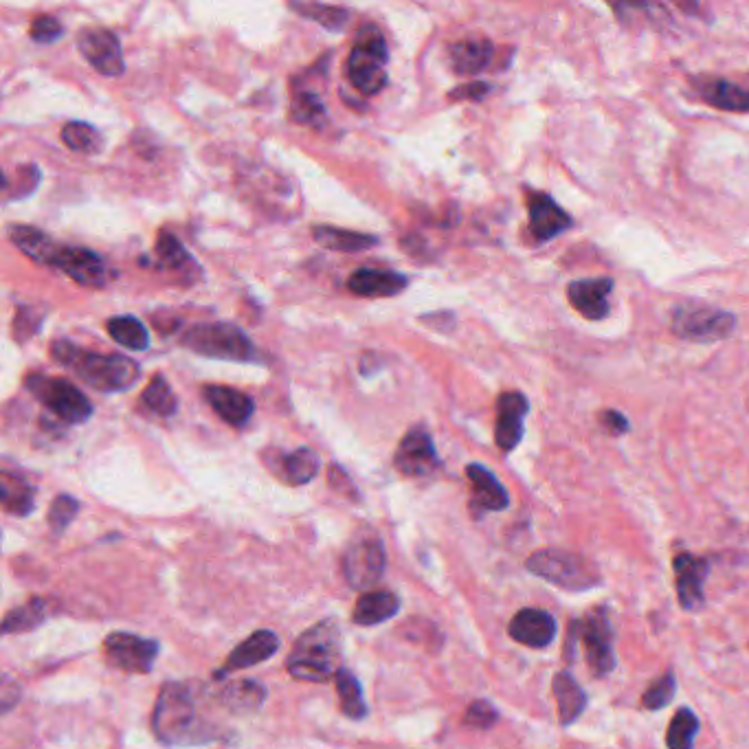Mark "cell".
Listing matches in <instances>:
<instances>
[{
  "label": "cell",
  "instance_id": "7a4b0ae2",
  "mask_svg": "<svg viewBox=\"0 0 749 749\" xmlns=\"http://www.w3.org/2000/svg\"><path fill=\"white\" fill-rule=\"evenodd\" d=\"M49 350L51 359L69 367L88 387L104 391V394L128 391L141 376L139 363L124 354L86 352L69 341H55Z\"/></svg>",
  "mask_w": 749,
  "mask_h": 749
},
{
  "label": "cell",
  "instance_id": "f35d334b",
  "mask_svg": "<svg viewBox=\"0 0 749 749\" xmlns=\"http://www.w3.org/2000/svg\"><path fill=\"white\" fill-rule=\"evenodd\" d=\"M697 732H699V721L695 717V712H690L688 708H681L668 725L666 745L668 749H695Z\"/></svg>",
  "mask_w": 749,
  "mask_h": 749
},
{
  "label": "cell",
  "instance_id": "484cf974",
  "mask_svg": "<svg viewBox=\"0 0 749 749\" xmlns=\"http://www.w3.org/2000/svg\"><path fill=\"white\" fill-rule=\"evenodd\" d=\"M275 475L290 486H304L319 473V455L312 449H297L293 453L277 455V462L271 464Z\"/></svg>",
  "mask_w": 749,
  "mask_h": 749
},
{
  "label": "cell",
  "instance_id": "8fae6325",
  "mask_svg": "<svg viewBox=\"0 0 749 749\" xmlns=\"http://www.w3.org/2000/svg\"><path fill=\"white\" fill-rule=\"evenodd\" d=\"M159 651V642L132 633H110L104 640V657L108 666L134 675L150 673Z\"/></svg>",
  "mask_w": 749,
  "mask_h": 749
},
{
  "label": "cell",
  "instance_id": "e0dca14e",
  "mask_svg": "<svg viewBox=\"0 0 749 749\" xmlns=\"http://www.w3.org/2000/svg\"><path fill=\"white\" fill-rule=\"evenodd\" d=\"M528 211H530V231L536 242H547L556 236H561L565 229L572 227V218L554 203V198L541 192H532L528 196Z\"/></svg>",
  "mask_w": 749,
  "mask_h": 749
},
{
  "label": "cell",
  "instance_id": "5b68a950",
  "mask_svg": "<svg viewBox=\"0 0 749 749\" xmlns=\"http://www.w3.org/2000/svg\"><path fill=\"white\" fill-rule=\"evenodd\" d=\"M387 62L389 49L383 31L376 25H363L356 33L348 58V77L356 91L365 97H374L383 91L389 82L385 71Z\"/></svg>",
  "mask_w": 749,
  "mask_h": 749
},
{
  "label": "cell",
  "instance_id": "b9f144b4",
  "mask_svg": "<svg viewBox=\"0 0 749 749\" xmlns=\"http://www.w3.org/2000/svg\"><path fill=\"white\" fill-rule=\"evenodd\" d=\"M675 697V677L673 673H666L657 677L651 686L644 690L642 695V706L646 710H662L666 708Z\"/></svg>",
  "mask_w": 749,
  "mask_h": 749
},
{
  "label": "cell",
  "instance_id": "8992f818",
  "mask_svg": "<svg viewBox=\"0 0 749 749\" xmlns=\"http://www.w3.org/2000/svg\"><path fill=\"white\" fill-rule=\"evenodd\" d=\"M528 572L565 591H587L600 583V576L583 556L567 550H541L525 561Z\"/></svg>",
  "mask_w": 749,
  "mask_h": 749
},
{
  "label": "cell",
  "instance_id": "f6af8a7d",
  "mask_svg": "<svg viewBox=\"0 0 749 749\" xmlns=\"http://www.w3.org/2000/svg\"><path fill=\"white\" fill-rule=\"evenodd\" d=\"M499 721V712L490 706L488 701H475L468 706L466 710V717H464V723L468 725V728H475V730H488L493 728V725Z\"/></svg>",
  "mask_w": 749,
  "mask_h": 749
},
{
  "label": "cell",
  "instance_id": "44dd1931",
  "mask_svg": "<svg viewBox=\"0 0 749 749\" xmlns=\"http://www.w3.org/2000/svg\"><path fill=\"white\" fill-rule=\"evenodd\" d=\"M203 396L211 405V409H214L222 420L236 429L247 427V422L251 420L255 411L253 398L244 394V391L240 389L225 387V385H205Z\"/></svg>",
  "mask_w": 749,
  "mask_h": 749
},
{
  "label": "cell",
  "instance_id": "7402d4cb",
  "mask_svg": "<svg viewBox=\"0 0 749 749\" xmlns=\"http://www.w3.org/2000/svg\"><path fill=\"white\" fill-rule=\"evenodd\" d=\"M466 477L473 486V510L475 514L501 512L510 506V497L499 479L482 464H468Z\"/></svg>",
  "mask_w": 749,
  "mask_h": 749
},
{
  "label": "cell",
  "instance_id": "4dcf8cb0",
  "mask_svg": "<svg viewBox=\"0 0 749 749\" xmlns=\"http://www.w3.org/2000/svg\"><path fill=\"white\" fill-rule=\"evenodd\" d=\"M0 501H3L5 512L16 514V517H27L36 506V490L27 484V479L3 471L0 473Z\"/></svg>",
  "mask_w": 749,
  "mask_h": 749
},
{
  "label": "cell",
  "instance_id": "f1b7e54d",
  "mask_svg": "<svg viewBox=\"0 0 749 749\" xmlns=\"http://www.w3.org/2000/svg\"><path fill=\"white\" fill-rule=\"evenodd\" d=\"M7 238L14 242V247L25 253L29 260L44 266L51 264L53 253L58 249V244H55L47 233H42L40 229L29 225H9Z\"/></svg>",
  "mask_w": 749,
  "mask_h": 749
},
{
  "label": "cell",
  "instance_id": "4316f807",
  "mask_svg": "<svg viewBox=\"0 0 749 749\" xmlns=\"http://www.w3.org/2000/svg\"><path fill=\"white\" fill-rule=\"evenodd\" d=\"M697 91L703 102H708L714 108L730 110V113H749V88L719 80V77H710V80L697 86Z\"/></svg>",
  "mask_w": 749,
  "mask_h": 749
},
{
  "label": "cell",
  "instance_id": "60d3db41",
  "mask_svg": "<svg viewBox=\"0 0 749 749\" xmlns=\"http://www.w3.org/2000/svg\"><path fill=\"white\" fill-rule=\"evenodd\" d=\"M290 110H293V117L301 126L321 128V126H326V121H328L326 106H323L319 95L315 93H306V91L297 93L293 97V108Z\"/></svg>",
  "mask_w": 749,
  "mask_h": 749
},
{
  "label": "cell",
  "instance_id": "4fadbf2b",
  "mask_svg": "<svg viewBox=\"0 0 749 749\" xmlns=\"http://www.w3.org/2000/svg\"><path fill=\"white\" fill-rule=\"evenodd\" d=\"M51 268H58L60 273L71 277L75 284L86 288H106L110 284L108 264L95 251L82 247H60L55 249Z\"/></svg>",
  "mask_w": 749,
  "mask_h": 749
},
{
  "label": "cell",
  "instance_id": "ffe728a7",
  "mask_svg": "<svg viewBox=\"0 0 749 749\" xmlns=\"http://www.w3.org/2000/svg\"><path fill=\"white\" fill-rule=\"evenodd\" d=\"M508 633L514 642L530 648H547L554 642L556 620L543 609H523L510 620Z\"/></svg>",
  "mask_w": 749,
  "mask_h": 749
},
{
  "label": "cell",
  "instance_id": "277c9868",
  "mask_svg": "<svg viewBox=\"0 0 749 749\" xmlns=\"http://www.w3.org/2000/svg\"><path fill=\"white\" fill-rule=\"evenodd\" d=\"M181 345L198 356H207V359H216V361H231V363L260 361V354H257L253 341L247 337V334H244V330L225 321L198 323V326L189 328L183 334Z\"/></svg>",
  "mask_w": 749,
  "mask_h": 749
},
{
  "label": "cell",
  "instance_id": "5bb4252c",
  "mask_svg": "<svg viewBox=\"0 0 749 749\" xmlns=\"http://www.w3.org/2000/svg\"><path fill=\"white\" fill-rule=\"evenodd\" d=\"M394 466L405 477H427L440 466L438 453L429 431L424 427H413L405 438L400 440L394 455Z\"/></svg>",
  "mask_w": 749,
  "mask_h": 749
},
{
  "label": "cell",
  "instance_id": "1f68e13d",
  "mask_svg": "<svg viewBox=\"0 0 749 749\" xmlns=\"http://www.w3.org/2000/svg\"><path fill=\"white\" fill-rule=\"evenodd\" d=\"M264 699H266L264 686L251 679L231 681V684L222 688L218 695V703L222 708H227L231 712H240V714L260 710Z\"/></svg>",
  "mask_w": 749,
  "mask_h": 749
},
{
  "label": "cell",
  "instance_id": "d4e9b609",
  "mask_svg": "<svg viewBox=\"0 0 749 749\" xmlns=\"http://www.w3.org/2000/svg\"><path fill=\"white\" fill-rule=\"evenodd\" d=\"M400 611V598L389 589H372L356 600L352 613L354 624L359 626H376L387 622Z\"/></svg>",
  "mask_w": 749,
  "mask_h": 749
},
{
  "label": "cell",
  "instance_id": "d590c367",
  "mask_svg": "<svg viewBox=\"0 0 749 749\" xmlns=\"http://www.w3.org/2000/svg\"><path fill=\"white\" fill-rule=\"evenodd\" d=\"M288 7L299 14L301 18L319 22L323 29L328 31H341L345 29L350 20L348 9L337 7V5H323V3H288Z\"/></svg>",
  "mask_w": 749,
  "mask_h": 749
},
{
  "label": "cell",
  "instance_id": "bcb514c9",
  "mask_svg": "<svg viewBox=\"0 0 749 749\" xmlns=\"http://www.w3.org/2000/svg\"><path fill=\"white\" fill-rule=\"evenodd\" d=\"M488 93H490V86L488 84L473 82V84H466V86H457L455 91L449 95V99H457V102H462V99H471V102H479V99H484Z\"/></svg>",
  "mask_w": 749,
  "mask_h": 749
},
{
  "label": "cell",
  "instance_id": "836d02e7",
  "mask_svg": "<svg viewBox=\"0 0 749 749\" xmlns=\"http://www.w3.org/2000/svg\"><path fill=\"white\" fill-rule=\"evenodd\" d=\"M106 328L110 332V337H113L119 345H124L126 350L143 352L150 348V334L137 317H130V315L113 317L106 323Z\"/></svg>",
  "mask_w": 749,
  "mask_h": 749
},
{
  "label": "cell",
  "instance_id": "2e32d148",
  "mask_svg": "<svg viewBox=\"0 0 749 749\" xmlns=\"http://www.w3.org/2000/svg\"><path fill=\"white\" fill-rule=\"evenodd\" d=\"M673 567L681 607L688 611L699 609L703 605V585H706V578L710 572L708 561H703V558L695 554L681 552L675 556Z\"/></svg>",
  "mask_w": 749,
  "mask_h": 749
},
{
  "label": "cell",
  "instance_id": "ee69618b",
  "mask_svg": "<svg viewBox=\"0 0 749 749\" xmlns=\"http://www.w3.org/2000/svg\"><path fill=\"white\" fill-rule=\"evenodd\" d=\"M64 27L62 22L55 16H38L31 22L29 27V36L33 42L38 44H53L62 38Z\"/></svg>",
  "mask_w": 749,
  "mask_h": 749
},
{
  "label": "cell",
  "instance_id": "ac0fdd59",
  "mask_svg": "<svg viewBox=\"0 0 749 749\" xmlns=\"http://www.w3.org/2000/svg\"><path fill=\"white\" fill-rule=\"evenodd\" d=\"M279 648V637L273 631H255L249 635L247 640H242L233 651L229 653L225 666H222L216 679H222L225 675L236 673V670H244L266 662L268 657H273Z\"/></svg>",
  "mask_w": 749,
  "mask_h": 749
},
{
  "label": "cell",
  "instance_id": "74e56055",
  "mask_svg": "<svg viewBox=\"0 0 749 749\" xmlns=\"http://www.w3.org/2000/svg\"><path fill=\"white\" fill-rule=\"evenodd\" d=\"M141 400H143L145 407H148L152 413H156V416H161V418L174 416L176 409H178L174 391H172L170 383H167V378L163 374L152 376L148 387H145V391H143Z\"/></svg>",
  "mask_w": 749,
  "mask_h": 749
},
{
  "label": "cell",
  "instance_id": "603a6c76",
  "mask_svg": "<svg viewBox=\"0 0 749 749\" xmlns=\"http://www.w3.org/2000/svg\"><path fill=\"white\" fill-rule=\"evenodd\" d=\"M409 279L394 271H378V268H361L348 279V288L359 297H396L407 288Z\"/></svg>",
  "mask_w": 749,
  "mask_h": 749
},
{
  "label": "cell",
  "instance_id": "f546056e",
  "mask_svg": "<svg viewBox=\"0 0 749 749\" xmlns=\"http://www.w3.org/2000/svg\"><path fill=\"white\" fill-rule=\"evenodd\" d=\"M312 238H315L321 247L330 251H341V253H359L367 251L378 244L376 236L370 233H359V231H348L339 227H312Z\"/></svg>",
  "mask_w": 749,
  "mask_h": 749
},
{
  "label": "cell",
  "instance_id": "7c38bea8",
  "mask_svg": "<svg viewBox=\"0 0 749 749\" xmlns=\"http://www.w3.org/2000/svg\"><path fill=\"white\" fill-rule=\"evenodd\" d=\"M77 49L99 75L119 77L126 71L124 53H121V44L113 31L86 27L77 33Z\"/></svg>",
  "mask_w": 749,
  "mask_h": 749
},
{
  "label": "cell",
  "instance_id": "6da1fadb",
  "mask_svg": "<svg viewBox=\"0 0 749 749\" xmlns=\"http://www.w3.org/2000/svg\"><path fill=\"white\" fill-rule=\"evenodd\" d=\"M152 730L156 739L170 747L200 745L220 739L214 725H209L198 714L192 690L176 681H167L156 697Z\"/></svg>",
  "mask_w": 749,
  "mask_h": 749
},
{
  "label": "cell",
  "instance_id": "ab89813d",
  "mask_svg": "<svg viewBox=\"0 0 749 749\" xmlns=\"http://www.w3.org/2000/svg\"><path fill=\"white\" fill-rule=\"evenodd\" d=\"M154 253H156V260H159V266L167 268V271L181 273L185 271V268H196V262L189 257L183 244L174 236H170V233H161V236L156 238Z\"/></svg>",
  "mask_w": 749,
  "mask_h": 749
},
{
  "label": "cell",
  "instance_id": "83f0119b",
  "mask_svg": "<svg viewBox=\"0 0 749 749\" xmlns=\"http://www.w3.org/2000/svg\"><path fill=\"white\" fill-rule=\"evenodd\" d=\"M552 690L556 697V708H558V717H561L563 725L574 723L583 710L587 708V695L585 690L580 688L578 681L574 679L572 673H558L552 681Z\"/></svg>",
  "mask_w": 749,
  "mask_h": 749
},
{
  "label": "cell",
  "instance_id": "e575fe53",
  "mask_svg": "<svg viewBox=\"0 0 749 749\" xmlns=\"http://www.w3.org/2000/svg\"><path fill=\"white\" fill-rule=\"evenodd\" d=\"M49 618V605L40 598L29 600L27 605L16 607L14 611H9L5 620H3V633H25L36 629L44 620Z\"/></svg>",
  "mask_w": 749,
  "mask_h": 749
},
{
  "label": "cell",
  "instance_id": "8d00e7d4",
  "mask_svg": "<svg viewBox=\"0 0 749 749\" xmlns=\"http://www.w3.org/2000/svg\"><path fill=\"white\" fill-rule=\"evenodd\" d=\"M62 141L69 150L80 154H99L104 150V137L95 126L84 121H71L62 128Z\"/></svg>",
  "mask_w": 749,
  "mask_h": 749
},
{
  "label": "cell",
  "instance_id": "9a60e30c",
  "mask_svg": "<svg viewBox=\"0 0 749 749\" xmlns=\"http://www.w3.org/2000/svg\"><path fill=\"white\" fill-rule=\"evenodd\" d=\"M528 398L519 391H506L497 400L495 442L501 451H514L523 438V420L528 416Z\"/></svg>",
  "mask_w": 749,
  "mask_h": 749
},
{
  "label": "cell",
  "instance_id": "7bdbcfd3",
  "mask_svg": "<svg viewBox=\"0 0 749 749\" xmlns=\"http://www.w3.org/2000/svg\"><path fill=\"white\" fill-rule=\"evenodd\" d=\"M80 512V501L71 495H60L49 508V525L55 534H62Z\"/></svg>",
  "mask_w": 749,
  "mask_h": 749
},
{
  "label": "cell",
  "instance_id": "d6986e66",
  "mask_svg": "<svg viewBox=\"0 0 749 749\" xmlns=\"http://www.w3.org/2000/svg\"><path fill=\"white\" fill-rule=\"evenodd\" d=\"M613 290V279L598 277V279H578L567 286V297L580 315L591 321H600L609 312V293Z\"/></svg>",
  "mask_w": 749,
  "mask_h": 749
},
{
  "label": "cell",
  "instance_id": "cb8c5ba5",
  "mask_svg": "<svg viewBox=\"0 0 749 749\" xmlns=\"http://www.w3.org/2000/svg\"><path fill=\"white\" fill-rule=\"evenodd\" d=\"M495 58L493 42L486 38H464L451 44L449 60L455 73L460 75H477Z\"/></svg>",
  "mask_w": 749,
  "mask_h": 749
},
{
  "label": "cell",
  "instance_id": "3957f363",
  "mask_svg": "<svg viewBox=\"0 0 749 749\" xmlns=\"http://www.w3.org/2000/svg\"><path fill=\"white\" fill-rule=\"evenodd\" d=\"M341 629L337 620H321L297 637L288 655V673L299 681L321 684L339 673Z\"/></svg>",
  "mask_w": 749,
  "mask_h": 749
},
{
  "label": "cell",
  "instance_id": "30bf717a",
  "mask_svg": "<svg viewBox=\"0 0 749 749\" xmlns=\"http://www.w3.org/2000/svg\"><path fill=\"white\" fill-rule=\"evenodd\" d=\"M673 332L679 339L710 343L730 337L736 319L730 312H723L719 308H710L703 304H684L673 312Z\"/></svg>",
  "mask_w": 749,
  "mask_h": 749
},
{
  "label": "cell",
  "instance_id": "ba28073f",
  "mask_svg": "<svg viewBox=\"0 0 749 749\" xmlns=\"http://www.w3.org/2000/svg\"><path fill=\"white\" fill-rule=\"evenodd\" d=\"M576 640L583 642L587 653V664L596 677L609 675L616 668V653H613V631L609 613L605 607H598L580 622L569 626L567 642L572 646Z\"/></svg>",
  "mask_w": 749,
  "mask_h": 749
},
{
  "label": "cell",
  "instance_id": "52a82bcc",
  "mask_svg": "<svg viewBox=\"0 0 749 749\" xmlns=\"http://www.w3.org/2000/svg\"><path fill=\"white\" fill-rule=\"evenodd\" d=\"M29 394L40 400L55 418L66 424H82L93 416V402L82 389L64 378H51L44 374H29L25 378Z\"/></svg>",
  "mask_w": 749,
  "mask_h": 749
},
{
  "label": "cell",
  "instance_id": "d6a6232c",
  "mask_svg": "<svg viewBox=\"0 0 749 749\" xmlns=\"http://www.w3.org/2000/svg\"><path fill=\"white\" fill-rule=\"evenodd\" d=\"M334 684H337L339 692V701H341V710L348 719L352 721H361L367 717V703L363 699V688L359 684V679L350 673L348 668H341L337 675H334Z\"/></svg>",
  "mask_w": 749,
  "mask_h": 749
},
{
  "label": "cell",
  "instance_id": "7dc6e473",
  "mask_svg": "<svg viewBox=\"0 0 749 749\" xmlns=\"http://www.w3.org/2000/svg\"><path fill=\"white\" fill-rule=\"evenodd\" d=\"M600 422H602V427H605L613 435H622L626 429H629V422H626L622 413L611 411V409L600 413Z\"/></svg>",
  "mask_w": 749,
  "mask_h": 749
},
{
  "label": "cell",
  "instance_id": "9c48e42d",
  "mask_svg": "<svg viewBox=\"0 0 749 749\" xmlns=\"http://www.w3.org/2000/svg\"><path fill=\"white\" fill-rule=\"evenodd\" d=\"M343 576L348 585L361 591H370L385 572V547L374 532L356 534L348 543L341 558Z\"/></svg>",
  "mask_w": 749,
  "mask_h": 749
}]
</instances>
